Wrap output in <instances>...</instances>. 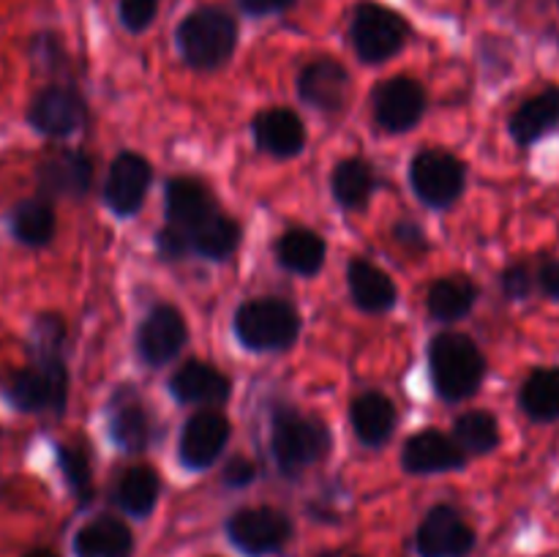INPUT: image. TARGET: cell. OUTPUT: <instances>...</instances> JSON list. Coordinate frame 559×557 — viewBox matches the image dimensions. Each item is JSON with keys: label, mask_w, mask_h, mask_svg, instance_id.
I'll return each instance as SVG.
<instances>
[{"label": "cell", "mask_w": 559, "mask_h": 557, "mask_svg": "<svg viewBox=\"0 0 559 557\" xmlns=\"http://www.w3.org/2000/svg\"><path fill=\"white\" fill-rule=\"evenodd\" d=\"M271 451L278 470L295 478L331 451V431L325 420L304 415L295 407H278L271 418Z\"/></svg>", "instance_id": "cell-1"}, {"label": "cell", "mask_w": 559, "mask_h": 557, "mask_svg": "<svg viewBox=\"0 0 559 557\" xmlns=\"http://www.w3.org/2000/svg\"><path fill=\"white\" fill-rule=\"evenodd\" d=\"M153 169L147 158L140 153H120L112 162L107 173V183H104V202L115 216H134L145 202L147 189H151Z\"/></svg>", "instance_id": "cell-13"}, {"label": "cell", "mask_w": 559, "mask_h": 557, "mask_svg": "<svg viewBox=\"0 0 559 557\" xmlns=\"http://www.w3.org/2000/svg\"><path fill=\"white\" fill-rule=\"evenodd\" d=\"M238 5L249 16H267V14H282V11L293 9L295 0H238Z\"/></svg>", "instance_id": "cell-41"}, {"label": "cell", "mask_w": 559, "mask_h": 557, "mask_svg": "<svg viewBox=\"0 0 559 557\" xmlns=\"http://www.w3.org/2000/svg\"><path fill=\"white\" fill-rule=\"evenodd\" d=\"M186 339H189V331H186L183 315L175 306L158 304L142 320L140 333H136V349L147 366L158 369L183 349Z\"/></svg>", "instance_id": "cell-11"}, {"label": "cell", "mask_w": 559, "mask_h": 557, "mask_svg": "<svg viewBox=\"0 0 559 557\" xmlns=\"http://www.w3.org/2000/svg\"><path fill=\"white\" fill-rule=\"evenodd\" d=\"M158 491H162V481H158L153 467H131L120 475L118 486H115V502L123 508L129 517H147L153 513L158 502Z\"/></svg>", "instance_id": "cell-31"}, {"label": "cell", "mask_w": 559, "mask_h": 557, "mask_svg": "<svg viewBox=\"0 0 559 557\" xmlns=\"http://www.w3.org/2000/svg\"><path fill=\"white\" fill-rule=\"evenodd\" d=\"M38 183L47 194L82 197L93 183V162L82 151H60L38 167Z\"/></svg>", "instance_id": "cell-22"}, {"label": "cell", "mask_w": 559, "mask_h": 557, "mask_svg": "<svg viewBox=\"0 0 559 557\" xmlns=\"http://www.w3.org/2000/svg\"><path fill=\"white\" fill-rule=\"evenodd\" d=\"M347 284L355 304H358L364 311H369V315L391 311L399 300L396 282H393L382 268H377L374 262L364 260V257L349 260Z\"/></svg>", "instance_id": "cell-21"}, {"label": "cell", "mask_w": 559, "mask_h": 557, "mask_svg": "<svg viewBox=\"0 0 559 557\" xmlns=\"http://www.w3.org/2000/svg\"><path fill=\"white\" fill-rule=\"evenodd\" d=\"M109 437L126 453H140L153 440V420L131 386H123L109 402Z\"/></svg>", "instance_id": "cell-17"}, {"label": "cell", "mask_w": 559, "mask_h": 557, "mask_svg": "<svg viewBox=\"0 0 559 557\" xmlns=\"http://www.w3.org/2000/svg\"><path fill=\"white\" fill-rule=\"evenodd\" d=\"M257 478V464L246 457L229 459L224 467V484L227 486H249Z\"/></svg>", "instance_id": "cell-39"}, {"label": "cell", "mask_w": 559, "mask_h": 557, "mask_svg": "<svg viewBox=\"0 0 559 557\" xmlns=\"http://www.w3.org/2000/svg\"><path fill=\"white\" fill-rule=\"evenodd\" d=\"M349 420L358 440L369 448L385 446L396 429V407L380 391H366L349 407Z\"/></svg>", "instance_id": "cell-24"}, {"label": "cell", "mask_w": 559, "mask_h": 557, "mask_svg": "<svg viewBox=\"0 0 559 557\" xmlns=\"http://www.w3.org/2000/svg\"><path fill=\"white\" fill-rule=\"evenodd\" d=\"M453 440L467 457H486L500 446V424L486 410H469L453 424Z\"/></svg>", "instance_id": "cell-32"}, {"label": "cell", "mask_w": 559, "mask_h": 557, "mask_svg": "<svg viewBox=\"0 0 559 557\" xmlns=\"http://www.w3.org/2000/svg\"><path fill=\"white\" fill-rule=\"evenodd\" d=\"M58 462L60 470H63L66 481L74 489V495L80 497L82 502H87L93 497V478H91V459L82 448L74 446H60L58 448Z\"/></svg>", "instance_id": "cell-34"}, {"label": "cell", "mask_w": 559, "mask_h": 557, "mask_svg": "<svg viewBox=\"0 0 559 557\" xmlns=\"http://www.w3.org/2000/svg\"><path fill=\"white\" fill-rule=\"evenodd\" d=\"M66 328L60 317H38L36 328H33V344H36L38 358L47 355H60V344H63Z\"/></svg>", "instance_id": "cell-36"}, {"label": "cell", "mask_w": 559, "mask_h": 557, "mask_svg": "<svg viewBox=\"0 0 559 557\" xmlns=\"http://www.w3.org/2000/svg\"><path fill=\"white\" fill-rule=\"evenodd\" d=\"M158 11V0H120V25L129 33H142L153 25Z\"/></svg>", "instance_id": "cell-35"}, {"label": "cell", "mask_w": 559, "mask_h": 557, "mask_svg": "<svg viewBox=\"0 0 559 557\" xmlns=\"http://www.w3.org/2000/svg\"><path fill=\"white\" fill-rule=\"evenodd\" d=\"M320 557H358V555H349V552H325Z\"/></svg>", "instance_id": "cell-44"}, {"label": "cell", "mask_w": 559, "mask_h": 557, "mask_svg": "<svg viewBox=\"0 0 559 557\" xmlns=\"http://www.w3.org/2000/svg\"><path fill=\"white\" fill-rule=\"evenodd\" d=\"M164 208H167L169 224L183 229V235L189 233L194 224H200L202 218L211 216L213 211H218L213 191L197 178L169 180L167 189H164Z\"/></svg>", "instance_id": "cell-20"}, {"label": "cell", "mask_w": 559, "mask_h": 557, "mask_svg": "<svg viewBox=\"0 0 559 557\" xmlns=\"http://www.w3.org/2000/svg\"><path fill=\"white\" fill-rule=\"evenodd\" d=\"M25 557H58V555H55V552H49V549H33V552H27Z\"/></svg>", "instance_id": "cell-43"}, {"label": "cell", "mask_w": 559, "mask_h": 557, "mask_svg": "<svg viewBox=\"0 0 559 557\" xmlns=\"http://www.w3.org/2000/svg\"><path fill=\"white\" fill-rule=\"evenodd\" d=\"M349 71L338 60L320 58L298 74V96L320 112H342L349 102Z\"/></svg>", "instance_id": "cell-15"}, {"label": "cell", "mask_w": 559, "mask_h": 557, "mask_svg": "<svg viewBox=\"0 0 559 557\" xmlns=\"http://www.w3.org/2000/svg\"><path fill=\"white\" fill-rule=\"evenodd\" d=\"M229 377L222 375L216 366L205 360H186L173 377H169V391L180 404H213L227 402L229 396Z\"/></svg>", "instance_id": "cell-19"}, {"label": "cell", "mask_w": 559, "mask_h": 557, "mask_svg": "<svg viewBox=\"0 0 559 557\" xmlns=\"http://www.w3.org/2000/svg\"><path fill=\"white\" fill-rule=\"evenodd\" d=\"M257 147L276 158H293L306 147V123L287 107H273L251 120Z\"/></svg>", "instance_id": "cell-18"}, {"label": "cell", "mask_w": 559, "mask_h": 557, "mask_svg": "<svg viewBox=\"0 0 559 557\" xmlns=\"http://www.w3.org/2000/svg\"><path fill=\"white\" fill-rule=\"evenodd\" d=\"M186 238H189V249H194L197 254L213 262H224L240 246V224L235 218H229L227 213H222V208H218L211 216L202 218L200 224H194L186 233Z\"/></svg>", "instance_id": "cell-27"}, {"label": "cell", "mask_w": 559, "mask_h": 557, "mask_svg": "<svg viewBox=\"0 0 559 557\" xmlns=\"http://www.w3.org/2000/svg\"><path fill=\"white\" fill-rule=\"evenodd\" d=\"M229 420L218 410L207 407L191 415L180 431V462L189 470L213 467L229 442Z\"/></svg>", "instance_id": "cell-12"}, {"label": "cell", "mask_w": 559, "mask_h": 557, "mask_svg": "<svg viewBox=\"0 0 559 557\" xmlns=\"http://www.w3.org/2000/svg\"><path fill=\"white\" fill-rule=\"evenodd\" d=\"M156 249L162 260H183L186 251H189V238L183 235V229L167 224V227L158 229Z\"/></svg>", "instance_id": "cell-38"}, {"label": "cell", "mask_w": 559, "mask_h": 557, "mask_svg": "<svg viewBox=\"0 0 559 557\" xmlns=\"http://www.w3.org/2000/svg\"><path fill=\"white\" fill-rule=\"evenodd\" d=\"M431 380L445 402H462L478 393L486 377V358L464 333H440L429 344Z\"/></svg>", "instance_id": "cell-3"}, {"label": "cell", "mask_w": 559, "mask_h": 557, "mask_svg": "<svg viewBox=\"0 0 559 557\" xmlns=\"http://www.w3.org/2000/svg\"><path fill=\"white\" fill-rule=\"evenodd\" d=\"M519 404H522L524 415L538 424H551L559 418V369L557 366H546V369H535L533 375L524 380L522 391H519Z\"/></svg>", "instance_id": "cell-30"}, {"label": "cell", "mask_w": 559, "mask_h": 557, "mask_svg": "<svg viewBox=\"0 0 559 557\" xmlns=\"http://www.w3.org/2000/svg\"><path fill=\"white\" fill-rule=\"evenodd\" d=\"M426 98L424 85L409 76H393L377 85L374 91V118L382 131L391 134H402V131L415 129L426 112Z\"/></svg>", "instance_id": "cell-9"}, {"label": "cell", "mask_w": 559, "mask_h": 557, "mask_svg": "<svg viewBox=\"0 0 559 557\" xmlns=\"http://www.w3.org/2000/svg\"><path fill=\"white\" fill-rule=\"evenodd\" d=\"M227 535L249 557H265L282 552L293 538V522L276 508H243L227 522Z\"/></svg>", "instance_id": "cell-8"}, {"label": "cell", "mask_w": 559, "mask_h": 557, "mask_svg": "<svg viewBox=\"0 0 559 557\" xmlns=\"http://www.w3.org/2000/svg\"><path fill=\"white\" fill-rule=\"evenodd\" d=\"M5 396L22 413H63L69 399V371H66L60 355L38 358L27 369L14 371L5 380Z\"/></svg>", "instance_id": "cell-5"}, {"label": "cell", "mask_w": 559, "mask_h": 557, "mask_svg": "<svg viewBox=\"0 0 559 557\" xmlns=\"http://www.w3.org/2000/svg\"><path fill=\"white\" fill-rule=\"evenodd\" d=\"M500 282H502V293H506V298L524 300L530 293H533L535 276L530 273V268L524 265V262H516V265H511L502 271Z\"/></svg>", "instance_id": "cell-37"}, {"label": "cell", "mask_w": 559, "mask_h": 557, "mask_svg": "<svg viewBox=\"0 0 559 557\" xmlns=\"http://www.w3.org/2000/svg\"><path fill=\"white\" fill-rule=\"evenodd\" d=\"M55 211L44 200H25L11 213V233L25 246H44L55 238Z\"/></svg>", "instance_id": "cell-33"}, {"label": "cell", "mask_w": 559, "mask_h": 557, "mask_svg": "<svg viewBox=\"0 0 559 557\" xmlns=\"http://www.w3.org/2000/svg\"><path fill=\"white\" fill-rule=\"evenodd\" d=\"M134 535L129 524L115 517H96L74 535L76 557H131Z\"/></svg>", "instance_id": "cell-23"}, {"label": "cell", "mask_w": 559, "mask_h": 557, "mask_svg": "<svg viewBox=\"0 0 559 557\" xmlns=\"http://www.w3.org/2000/svg\"><path fill=\"white\" fill-rule=\"evenodd\" d=\"M409 183L424 205L445 211L462 197L467 169L448 151H420L409 164Z\"/></svg>", "instance_id": "cell-7"}, {"label": "cell", "mask_w": 559, "mask_h": 557, "mask_svg": "<svg viewBox=\"0 0 559 557\" xmlns=\"http://www.w3.org/2000/svg\"><path fill=\"white\" fill-rule=\"evenodd\" d=\"M276 260L278 265L287 268L289 273L298 276H314L325 265L328 246L322 235H317L309 227H293L276 240Z\"/></svg>", "instance_id": "cell-26"}, {"label": "cell", "mask_w": 559, "mask_h": 557, "mask_svg": "<svg viewBox=\"0 0 559 557\" xmlns=\"http://www.w3.org/2000/svg\"><path fill=\"white\" fill-rule=\"evenodd\" d=\"M511 137L522 147L535 145L540 137L555 131L559 126V87H546L538 96L527 98L516 112L511 115Z\"/></svg>", "instance_id": "cell-25"}, {"label": "cell", "mask_w": 559, "mask_h": 557, "mask_svg": "<svg viewBox=\"0 0 559 557\" xmlns=\"http://www.w3.org/2000/svg\"><path fill=\"white\" fill-rule=\"evenodd\" d=\"M535 282H538L540 293L549 295V298H559V260H555V257L540 260Z\"/></svg>", "instance_id": "cell-40"}, {"label": "cell", "mask_w": 559, "mask_h": 557, "mask_svg": "<svg viewBox=\"0 0 559 557\" xmlns=\"http://www.w3.org/2000/svg\"><path fill=\"white\" fill-rule=\"evenodd\" d=\"M420 557H467L475 549V530L453 506H435L415 535Z\"/></svg>", "instance_id": "cell-10"}, {"label": "cell", "mask_w": 559, "mask_h": 557, "mask_svg": "<svg viewBox=\"0 0 559 557\" xmlns=\"http://www.w3.org/2000/svg\"><path fill=\"white\" fill-rule=\"evenodd\" d=\"M87 109L76 91L66 85H49L33 98L27 120L47 137H71L85 126Z\"/></svg>", "instance_id": "cell-14"}, {"label": "cell", "mask_w": 559, "mask_h": 557, "mask_svg": "<svg viewBox=\"0 0 559 557\" xmlns=\"http://www.w3.org/2000/svg\"><path fill=\"white\" fill-rule=\"evenodd\" d=\"M333 197L342 208L347 211H360V208L369 205L371 194L377 189L374 169L364 158H344L333 169Z\"/></svg>", "instance_id": "cell-29"}, {"label": "cell", "mask_w": 559, "mask_h": 557, "mask_svg": "<svg viewBox=\"0 0 559 557\" xmlns=\"http://www.w3.org/2000/svg\"><path fill=\"white\" fill-rule=\"evenodd\" d=\"M235 336L254 353L289 349L300 336V315L289 300L251 298L235 311Z\"/></svg>", "instance_id": "cell-4"}, {"label": "cell", "mask_w": 559, "mask_h": 557, "mask_svg": "<svg viewBox=\"0 0 559 557\" xmlns=\"http://www.w3.org/2000/svg\"><path fill=\"white\" fill-rule=\"evenodd\" d=\"M238 47V22L218 5H202L178 25V49L197 71L222 69Z\"/></svg>", "instance_id": "cell-2"}, {"label": "cell", "mask_w": 559, "mask_h": 557, "mask_svg": "<svg viewBox=\"0 0 559 557\" xmlns=\"http://www.w3.org/2000/svg\"><path fill=\"white\" fill-rule=\"evenodd\" d=\"M396 238L402 240L404 246H409V249H426V238H424V229L418 227V224L413 222H402L396 227Z\"/></svg>", "instance_id": "cell-42"}, {"label": "cell", "mask_w": 559, "mask_h": 557, "mask_svg": "<svg viewBox=\"0 0 559 557\" xmlns=\"http://www.w3.org/2000/svg\"><path fill=\"white\" fill-rule=\"evenodd\" d=\"M349 36H353L355 52L364 63H385L393 55L402 52V47L407 44L409 27L396 11L366 0L355 9Z\"/></svg>", "instance_id": "cell-6"}, {"label": "cell", "mask_w": 559, "mask_h": 557, "mask_svg": "<svg viewBox=\"0 0 559 557\" xmlns=\"http://www.w3.org/2000/svg\"><path fill=\"white\" fill-rule=\"evenodd\" d=\"M478 300V287L467 276H442L437 278L426 295L429 315L440 322H456L473 311Z\"/></svg>", "instance_id": "cell-28"}, {"label": "cell", "mask_w": 559, "mask_h": 557, "mask_svg": "<svg viewBox=\"0 0 559 557\" xmlns=\"http://www.w3.org/2000/svg\"><path fill=\"white\" fill-rule=\"evenodd\" d=\"M467 464V453L456 446L453 437L440 429H420L404 442L402 467L413 475L453 473Z\"/></svg>", "instance_id": "cell-16"}]
</instances>
